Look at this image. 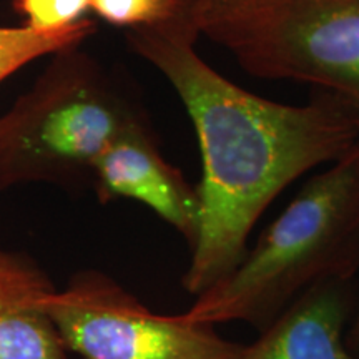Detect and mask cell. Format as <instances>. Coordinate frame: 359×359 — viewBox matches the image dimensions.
<instances>
[{
	"mask_svg": "<svg viewBox=\"0 0 359 359\" xmlns=\"http://www.w3.org/2000/svg\"><path fill=\"white\" fill-rule=\"evenodd\" d=\"M93 32L95 25L90 19L52 32H39L24 25L0 27V82L35 58L80 45Z\"/></svg>",
	"mask_w": 359,
	"mask_h": 359,
	"instance_id": "obj_9",
	"label": "cell"
},
{
	"mask_svg": "<svg viewBox=\"0 0 359 359\" xmlns=\"http://www.w3.org/2000/svg\"><path fill=\"white\" fill-rule=\"evenodd\" d=\"M191 0H92L90 11L98 19L122 29H147L180 19Z\"/></svg>",
	"mask_w": 359,
	"mask_h": 359,
	"instance_id": "obj_10",
	"label": "cell"
},
{
	"mask_svg": "<svg viewBox=\"0 0 359 359\" xmlns=\"http://www.w3.org/2000/svg\"><path fill=\"white\" fill-rule=\"evenodd\" d=\"M349 348L359 353V311L351 327V333H349Z\"/></svg>",
	"mask_w": 359,
	"mask_h": 359,
	"instance_id": "obj_12",
	"label": "cell"
},
{
	"mask_svg": "<svg viewBox=\"0 0 359 359\" xmlns=\"http://www.w3.org/2000/svg\"><path fill=\"white\" fill-rule=\"evenodd\" d=\"M52 291L32 263L0 251V359H67L45 304Z\"/></svg>",
	"mask_w": 359,
	"mask_h": 359,
	"instance_id": "obj_8",
	"label": "cell"
},
{
	"mask_svg": "<svg viewBox=\"0 0 359 359\" xmlns=\"http://www.w3.org/2000/svg\"><path fill=\"white\" fill-rule=\"evenodd\" d=\"M198 37L191 7L168 24L127 32L135 53L178 93L200 142V222L183 278L196 296L241 263L251 230L286 187L359 142V118L339 98L321 92L308 105H285L255 95L206 64Z\"/></svg>",
	"mask_w": 359,
	"mask_h": 359,
	"instance_id": "obj_1",
	"label": "cell"
},
{
	"mask_svg": "<svg viewBox=\"0 0 359 359\" xmlns=\"http://www.w3.org/2000/svg\"><path fill=\"white\" fill-rule=\"evenodd\" d=\"M92 0H12V7L24 19V27L52 32L85 19Z\"/></svg>",
	"mask_w": 359,
	"mask_h": 359,
	"instance_id": "obj_11",
	"label": "cell"
},
{
	"mask_svg": "<svg viewBox=\"0 0 359 359\" xmlns=\"http://www.w3.org/2000/svg\"><path fill=\"white\" fill-rule=\"evenodd\" d=\"M359 269V142L304 183L241 263L201 291L185 318L203 325L245 321L264 330L323 283Z\"/></svg>",
	"mask_w": 359,
	"mask_h": 359,
	"instance_id": "obj_2",
	"label": "cell"
},
{
	"mask_svg": "<svg viewBox=\"0 0 359 359\" xmlns=\"http://www.w3.org/2000/svg\"><path fill=\"white\" fill-rule=\"evenodd\" d=\"M102 201L118 196L150 206L193 246L200 222L198 190L170 165L148 132L145 122L115 138L93 161Z\"/></svg>",
	"mask_w": 359,
	"mask_h": 359,
	"instance_id": "obj_6",
	"label": "cell"
},
{
	"mask_svg": "<svg viewBox=\"0 0 359 359\" xmlns=\"http://www.w3.org/2000/svg\"><path fill=\"white\" fill-rule=\"evenodd\" d=\"M140 122L79 45L58 50L34 87L0 116V190L92 172L98 155Z\"/></svg>",
	"mask_w": 359,
	"mask_h": 359,
	"instance_id": "obj_4",
	"label": "cell"
},
{
	"mask_svg": "<svg viewBox=\"0 0 359 359\" xmlns=\"http://www.w3.org/2000/svg\"><path fill=\"white\" fill-rule=\"evenodd\" d=\"M346 316L344 283L313 286L243 346L238 359H359L344 346Z\"/></svg>",
	"mask_w": 359,
	"mask_h": 359,
	"instance_id": "obj_7",
	"label": "cell"
},
{
	"mask_svg": "<svg viewBox=\"0 0 359 359\" xmlns=\"http://www.w3.org/2000/svg\"><path fill=\"white\" fill-rule=\"evenodd\" d=\"M191 20L250 75L311 83L359 118V0H191Z\"/></svg>",
	"mask_w": 359,
	"mask_h": 359,
	"instance_id": "obj_3",
	"label": "cell"
},
{
	"mask_svg": "<svg viewBox=\"0 0 359 359\" xmlns=\"http://www.w3.org/2000/svg\"><path fill=\"white\" fill-rule=\"evenodd\" d=\"M65 348L83 359H238L243 346L185 314H155L97 271L47 296Z\"/></svg>",
	"mask_w": 359,
	"mask_h": 359,
	"instance_id": "obj_5",
	"label": "cell"
}]
</instances>
